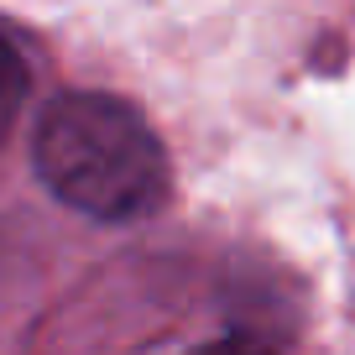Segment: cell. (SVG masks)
Masks as SVG:
<instances>
[{
	"label": "cell",
	"instance_id": "1",
	"mask_svg": "<svg viewBox=\"0 0 355 355\" xmlns=\"http://www.w3.org/2000/svg\"><path fill=\"white\" fill-rule=\"evenodd\" d=\"M37 178L68 204L105 225L141 220L167 193V152L157 131L115 94L68 89L37 121Z\"/></svg>",
	"mask_w": 355,
	"mask_h": 355
},
{
	"label": "cell",
	"instance_id": "2",
	"mask_svg": "<svg viewBox=\"0 0 355 355\" xmlns=\"http://www.w3.org/2000/svg\"><path fill=\"white\" fill-rule=\"evenodd\" d=\"M21 100H26V63H21V53L0 37V136L11 131Z\"/></svg>",
	"mask_w": 355,
	"mask_h": 355
},
{
	"label": "cell",
	"instance_id": "3",
	"mask_svg": "<svg viewBox=\"0 0 355 355\" xmlns=\"http://www.w3.org/2000/svg\"><path fill=\"white\" fill-rule=\"evenodd\" d=\"M193 355H266V350L241 345V340H220V345H204V350H193Z\"/></svg>",
	"mask_w": 355,
	"mask_h": 355
}]
</instances>
